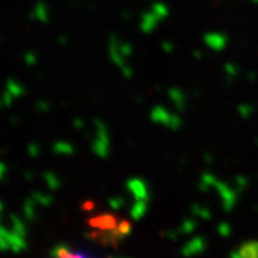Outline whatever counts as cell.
Returning a JSON list of instances; mask_svg holds the SVG:
<instances>
[{"mask_svg":"<svg viewBox=\"0 0 258 258\" xmlns=\"http://www.w3.org/2000/svg\"><path fill=\"white\" fill-rule=\"evenodd\" d=\"M23 212H25V217L28 221H35L37 218L36 214V201L32 198V200H26L25 205H23Z\"/></svg>","mask_w":258,"mask_h":258,"instance_id":"obj_6","label":"cell"},{"mask_svg":"<svg viewBox=\"0 0 258 258\" xmlns=\"http://www.w3.org/2000/svg\"><path fill=\"white\" fill-rule=\"evenodd\" d=\"M145 211H147V205L145 203L142 201V200H138V203L135 204L134 207H132V210H131V215H132V218L134 220H141L144 215H145Z\"/></svg>","mask_w":258,"mask_h":258,"instance_id":"obj_9","label":"cell"},{"mask_svg":"<svg viewBox=\"0 0 258 258\" xmlns=\"http://www.w3.org/2000/svg\"><path fill=\"white\" fill-rule=\"evenodd\" d=\"M205 248H207V241L204 238H194L182 247V255L184 257H195V255L203 254Z\"/></svg>","mask_w":258,"mask_h":258,"instance_id":"obj_1","label":"cell"},{"mask_svg":"<svg viewBox=\"0 0 258 258\" xmlns=\"http://www.w3.org/2000/svg\"><path fill=\"white\" fill-rule=\"evenodd\" d=\"M71 252H72V249L66 244H57L50 249V258H68Z\"/></svg>","mask_w":258,"mask_h":258,"instance_id":"obj_8","label":"cell"},{"mask_svg":"<svg viewBox=\"0 0 258 258\" xmlns=\"http://www.w3.org/2000/svg\"><path fill=\"white\" fill-rule=\"evenodd\" d=\"M109 205H111L113 210H119L120 205H123V201L120 198H112L109 201Z\"/></svg>","mask_w":258,"mask_h":258,"instance_id":"obj_18","label":"cell"},{"mask_svg":"<svg viewBox=\"0 0 258 258\" xmlns=\"http://www.w3.org/2000/svg\"><path fill=\"white\" fill-rule=\"evenodd\" d=\"M45 103H46V102H42V103L39 102V106H37V108L42 109V111H47V109H49V105H45Z\"/></svg>","mask_w":258,"mask_h":258,"instance_id":"obj_24","label":"cell"},{"mask_svg":"<svg viewBox=\"0 0 258 258\" xmlns=\"http://www.w3.org/2000/svg\"><path fill=\"white\" fill-rule=\"evenodd\" d=\"M28 248V242H26V237L16 234L13 231H10V240H9V249L15 254H19L22 251Z\"/></svg>","mask_w":258,"mask_h":258,"instance_id":"obj_3","label":"cell"},{"mask_svg":"<svg viewBox=\"0 0 258 258\" xmlns=\"http://www.w3.org/2000/svg\"><path fill=\"white\" fill-rule=\"evenodd\" d=\"M9 240L10 231H8L5 227L0 225V251H2V252L9 251Z\"/></svg>","mask_w":258,"mask_h":258,"instance_id":"obj_10","label":"cell"},{"mask_svg":"<svg viewBox=\"0 0 258 258\" xmlns=\"http://www.w3.org/2000/svg\"><path fill=\"white\" fill-rule=\"evenodd\" d=\"M68 258H86L83 254H81V252H75V251H72L69 255H68Z\"/></svg>","mask_w":258,"mask_h":258,"instance_id":"obj_23","label":"cell"},{"mask_svg":"<svg viewBox=\"0 0 258 258\" xmlns=\"http://www.w3.org/2000/svg\"><path fill=\"white\" fill-rule=\"evenodd\" d=\"M10 222H12V231L16 232V234H20L23 237L28 235V228H26V224L22 221L19 217L16 215H10Z\"/></svg>","mask_w":258,"mask_h":258,"instance_id":"obj_7","label":"cell"},{"mask_svg":"<svg viewBox=\"0 0 258 258\" xmlns=\"http://www.w3.org/2000/svg\"><path fill=\"white\" fill-rule=\"evenodd\" d=\"M118 231H119V234L122 237H126V235H129L132 232V227H131V224L128 221H122L119 224V227H118Z\"/></svg>","mask_w":258,"mask_h":258,"instance_id":"obj_16","label":"cell"},{"mask_svg":"<svg viewBox=\"0 0 258 258\" xmlns=\"http://www.w3.org/2000/svg\"><path fill=\"white\" fill-rule=\"evenodd\" d=\"M43 178H45L47 186H49L50 189H57V188L60 186V179H59V178L56 176V174H53V172H46V174L43 175Z\"/></svg>","mask_w":258,"mask_h":258,"instance_id":"obj_12","label":"cell"},{"mask_svg":"<svg viewBox=\"0 0 258 258\" xmlns=\"http://www.w3.org/2000/svg\"><path fill=\"white\" fill-rule=\"evenodd\" d=\"M29 154H30L32 157H37V155L40 154V147H39L37 144L29 145Z\"/></svg>","mask_w":258,"mask_h":258,"instance_id":"obj_17","label":"cell"},{"mask_svg":"<svg viewBox=\"0 0 258 258\" xmlns=\"http://www.w3.org/2000/svg\"><path fill=\"white\" fill-rule=\"evenodd\" d=\"M230 258H238V254H237V251H234V252H231Z\"/></svg>","mask_w":258,"mask_h":258,"instance_id":"obj_25","label":"cell"},{"mask_svg":"<svg viewBox=\"0 0 258 258\" xmlns=\"http://www.w3.org/2000/svg\"><path fill=\"white\" fill-rule=\"evenodd\" d=\"M8 92L12 93L13 98H16V96H20L22 93L25 92V88L16 81H9L8 82Z\"/></svg>","mask_w":258,"mask_h":258,"instance_id":"obj_14","label":"cell"},{"mask_svg":"<svg viewBox=\"0 0 258 258\" xmlns=\"http://www.w3.org/2000/svg\"><path fill=\"white\" fill-rule=\"evenodd\" d=\"M26 62H28L29 64H35V62H36V56L29 53V55H26Z\"/></svg>","mask_w":258,"mask_h":258,"instance_id":"obj_22","label":"cell"},{"mask_svg":"<svg viewBox=\"0 0 258 258\" xmlns=\"http://www.w3.org/2000/svg\"><path fill=\"white\" fill-rule=\"evenodd\" d=\"M53 151L56 154H74L75 148L68 142H56Z\"/></svg>","mask_w":258,"mask_h":258,"instance_id":"obj_13","label":"cell"},{"mask_svg":"<svg viewBox=\"0 0 258 258\" xmlns=\"http://www.w3.org/2000/svg\"><path fill=\"white\" fill-rule=\"evenodd\" d=\"M89 224L92 225L93 228H99V230L108 231L113 230L115 225H116V220L113 215H108V214H103V215H99V217H95L92 218Z\"/></svg>","mask_w":258,"mask_h":258,"instance_id":"obj_2","label":"cell"},{"mask_svg":"<svg viewBox=\"0 0 258 258\" xmlns=\"http://www.w3.org/2000/svg\"><path fill=\"white\" fill-rule=\"evenodd\" d=\"M35 16L40 22H47L49 20V13H47V8L45 3H37L36 8H35Z\"/></svg>","mask_w":258,"mask_h":258,"instance_id":"obj_11","label":"cell"},{"mask_svg":"<svg viewBox=\"0 0 258 258\" xmlns=\"http://www.w3.org/2000/svg\"><path fill=\"white\" fill-rule=\"evenodd\" d=\"M238 258H258V241H247L237 249Z\"/></svg>","mask_w":258,"mask_h":258,"instance_id":"obj_4","label":"cell"},{"mask_svg":"<svg viewBox=\"0 0 258 258\" xmlns=\"http://www.w3.org/2000/svg\"><path fill=\"white\" fill-rule=\"evenodd\" d=\"M33 200H35L37 204L43 205V207H49V205H52V204H53V198H52V195H46V194L35 192L33 194Z\"/></svg>","mask_w":258,"mask_h":258,"instance_id":"obj_15","label":"cell"},{"mask_svg":"<svg viewBox=\"0 0 258 258\" xmlns=\"http://www.w3.org/2000/svg\"><path fill=\"white\" fill-rule=\"evenodd\" d=\"M2 212H3V204L0 203V218H2Z\"/></svg>","mask_w":258,"mask_h":258,"instance_id":"obj_26","label":"cell"},{"mask_svg":"<svg viewBox=\"0 0 258 258\" xmlns=\"http://www.w3.org/2000/svg\"><path fill=\"white\" fill-rule=\"evenodd\" d=\"M6 171H8L6 165H5L3 162H0V179H3V178H5V175H6Z\"/></svg>","mask_w":258,"mask_h":258,"instance_id":"obj_21","label":"cell"},{"mask_svg":"<svg viewBox=\"0 0 258 258\" xmlns=\"http://www.w3.org/2000/svg\"><path fill=\"white\" fill-rule=\"evenodd\" d=\"M194 228H195V224L191 221H186L184 224V228H182V230H184V232L186 234V232H192Z\"/></svg>","mask_w":258,"mask_h":258,"instance_id":"obj_20","label":"cell"},{"mask_svg":"<svg viewBox=\"0 0 258 258\" xmlns=\"http://www.w3.org/2000/svg\"><path fill=\"white\" fill-rule=\"evenodd\" d=\"M218 231H220V234H221L222 237H228L230 235V227L227 224H221Z\"/></svg>","mask_w":258,"mask_h":258,"instance_id":"obj_19","label":"cell"},{"mask_svg":"<svg viewBox=\"0 0 258 258\" xmlns=\"http://www.w3.org/2000/svg\"><path fill=\"white\" fill-rule=\"evenodd\" d=\"M2 103H3V102H2V101H0V105H2Z\"/></svg>","mask_w":258,"mask_h":258,"instance_id":"obj_27","label":"cell"},{"mask_svg":"<svg viewBox=\"0 0 258 258\" xmlns=\"http://www.w3.org/2000/svg\"><path fill=\"white\" fill-rule=\"evenodd\" d=\"M129 189L132 191V194L137 197V200H147L148 198V192H147V186L145 184H142L141 181H131L129 182Z\"/></svg>","mask_w":258,"mask_h":258,"instance_id":"obj_5","label":"cell"}]
</instances>
